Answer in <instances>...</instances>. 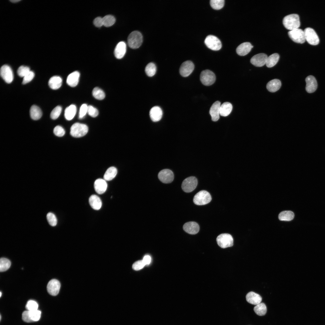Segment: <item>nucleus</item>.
<instances>
[{
    "mask_svg": "<svg viewBox=\"0 0 325 325\" xmlns=\"http://www.w3.org/2000/svg\"><path fill=\"white\" fill-rule=\"evenodd\" d=\"M283 23L285 28L290 31L298 29L300 25L299 16L296 14H292L285 17Z\"/></svg>",
    "mask_w": 325,
    "mask_h": 325,
    "instance_id": "1",
    "label": "nucleus"
},
{
    "mask_svg": "<svg viewBox=\"0 0 325 325\" xmlns=\"http://www.w3.org/2000/svg\"><path fill=\"white\" fill-rule=\"evenodd\" d=\"M143 42V36L141 33L138 31H134L132 32L128 36L127 42L129 46L132 49L138 48Z\"/></svg>",
    "mask_w": 325,
    "mask_h": 325,
    "instance_id": "2",
    "label": "nucleus"
},
{
    "mask_svg": "<svg viewBox=\"0 0 325 325\" xmlns=\"http://www.w3.org/2000/svg\"><path fill=\"white\" fill-rule=\"evenodd\" d=\"M70 130V134L72 136L79 138L83 136L87 133L88 127L85 124L76 122L72 125Z\"/></svg>",
    "mask_w": 325,
    "mask_h": 325,
    "instance_id": "3",
    "label": "nucleus"
},
{
    "mask_svg": "<svg viewBox=\"0 0 325 325\" xmlns=\"http://www.w3.org/2000/svg\"><path fill=\"white\" fill-rule=\"evenodd\" d=\"M211 200L212 197L209 193L206 190H202L195 195L193 202L196 205H203L208 203Z\"/></svg>",
    "mask_w": 325,
    "mask_h": 325,
    "instance_id": "4",
    "label": "nucleus"
},
{
    "mask_svg": "<svg viewBox=\"0 0 325 325\" xmlns=\"http://www.w3.org/2000/svg\"><path fill=\"white\" fill-rule=\"evenodd\" d=\"M216 241L218 245L222 248L231 247L233 245V238L231 235L228 234L224 233L220 234L217 237Z\"/></svg>",
    "mask_w": 325,
    "mask_h": 325,
    "instance_id": "5",
    "label": "nucleus"
},
{
    "mask_svg": "<svg viewBox=\"0 0 325 325\" xmlns=\"http://www.w3.org/2000/svg\"><path fill=\"white\" fill-rule=\"evenodd\" d=\"M200 79L203 85L206 86H209L215 82L216 77L212 71L209 70H206L201 72Z\"/></svg>",
    "mask_w": 325,
    "mask_h": 325,
    "instance_id": "6",
    "label": "nucleus"
},
{
    "mask_svg": "<svg viewBox=\"0 0 325 325\" xmlns=\"http://www.w3.org/2000/svg\"><path fill=\"white\" fill-rule=\"evenodd\" d=\"M204 42L208 48L214 51L219 50L222 46L220 40L216 36L212 35L207 36Z\"/></svg>",
    "mask_w": 325,
    "mask_h": 325,
    "instance_id": "7",
    "label": "nucleus"
},
{
    "mask_svg": "<svg viewBox=\"0 0 325 325\" xmlns=\"http://www.w3.org/2000/svg\"><path fill=\"white\" fill-rule=\"evenodd\" d=\"M197 180L194 176H190L185 178L183 181L181 188L185 192L189 193L192 191L196 187Z\"/></svg>",
    "mask_w": 325,
    "mask_h": 325,
    "instance_id": "8",
    "label": "nucleus"
},
{
    "mask_svg": "<svg viewBox=\"0 0 325 325\" xmlns=\"http://www.w3.org/2000/svg\"><path fill=\"white\" fill-rule=\"evenodd\" d=\"M305 40L310 44L317 45L319 42V39L315 31L311 28H307L304 30Z\"/></svg>",
    "mask_w": 325,
    "mask_h": 325,
    "instance_id": "9",
    "label": "nucleus"
},
{
    "mask_svg": "<svg viewBox=\"0 0 325 325\" xmlns=\"http://www.w3.org/2000/svg\"><path fill=\"white\" fill-rule=\"evenodd\" d=\"M290 38L294 42L300 44L304 43L305 41L304 31L298 28L288 32Z\"/></svg>",
    "mask_w": 325,
    "mask_h": 325,
    "instance_id": "10",
    "label": "nucleus"
},
{
    "mask_svg": "<svg viewBox=\"0 0 325 325\" xmlns=\"http://www.w3.org/2000/svg\"><path fill=\"white\" fill-rule=\"evenodd\" d=\"M0 75L7 83H10L14 79V75L11 68L8 65L2 66L0 69Z\"/></svg>",
    "mask_w": 325,
    "mask_h": 325,
    "instance_id": "11",
    "label": "nucleus"
},
{
    "mask_svg": "<svg viewBox=\"0 0 325 325\" xmlns=\"http://www.w3.org/2000/svg\"><path fill=\"white\" fill-rule=\"evenodd\" d=\"M194 67V64L191 61L187 60L184 61L182 63L180 67V74L183 77H187L193 72Z\"/></svg>",
    "mask_w": 325,
    "mask_h": 325,
    "instance_id": "12",
    "label": "nucleus"
},
{
    "mask_svg": "<svg viewBox=\"0 0 325 325\" xmlns=\"http://www.w3.org/2000/svg\"><path fill=\"white\" fill-rule=\"evenodd\" d=\"M158 178L162 182L168 184L172 181L174 178V175L173 172L171 170L164 169L159 173Z\"/></svg>",
    "mask_w": 325,
    "mask_h": 325,
    "instance_id": "13",
    "label": "nucleus"
},
{
    "mask_svg": "<svg viewBox=\"0 0 325 325\" xmlns=\"http://www.w3.org/2000/svg\"><path fill=\"white\" fill-rule=\"evenodd\" d=\"M60 287V282L56 279H53L48 282L47 289L50 294L55 296L59 293Z\"/></svg>",
    "mask_w": 325,
    "mask_h": 325,
    "instance_id": "14",
    "label": "nucleus"
},
{
    "mask_svg": "<svg viewBox=\"0 0 325 325\" xmlns=\"http://www.w3.org/2000/svg\"><path fill=\"white\" fill-rule=\"evenodd\" d=\"M268 57L264 53H259L253 56L250 59V62L256 67H262L266 64Z\"/></svg>",
    "mask_w": 325,
    "mask_h": 325,
    "instance_id": "15",
    "label": "nucleus"
},
{
    "mask_svg": "<svg viewBox=\"0 0 325 325\" xmlns=\"http://www.w3.org/2000/svg\"><path fill=\"white\" fill-rule=\"evenodd\" d=\"M305 81L306 91L310 93L314 92L317 87V84L315 78L312 75H310L306 78Z\"/></svg>",
    "mask_w": 325,
    "mask_h": 325,
    "instance_id": "16",
    "label": "nucleus"
},
{
    "mask_svg": "<svg viewBox=\"0 0 325 325\" xmlns=\"http://www.w3.org/2000/svg\"><path fill=\"white\" fill-rule=\"evenodd\" d=\"M184 230L187 233L195 234L197 233L200 229L198 224L194 221H190L185 223L183 226Z\"/></svg>",
    "mask_w": 325,
    "mask_h": 325,
    "instance_id": "17",
    "label": "nucleus"
},
{
    "mask_svg": "<svg viewBox=\"0 0 325 325\" xmlns=\"http://www.w3.org/2000/svg\"><path fill=\"white\" fill-rule=\"evenodd\" d=\"M220 106V102L217 101L212 104L210 108L209 113L211 116L212 120L213 121H217L219 118Z\"/></svg>",
    "mask_w": 325,
    "mask_h": 325,
    "instance_id": "18",
    "label": "nucleus"
},
{
    "mask_svg": "<svg viewBox=\"0 0 325 325\" xmlns=\"http://www.w3.org/2000/svg\"><path fill=\"white\" fill-rule=\"evenodd\" d=\"M126 49V45L125 42L121 41L116 45L114 51V54L118 59L122 58L125 55Z\"/></svg>",
    "mask_w": 325,
    "mask_h": 325,
    "instance_id": "19",
    "label": "nucleus"
},
{
    "mask_svg": "<svg viewBox=\"0 0 325 325\" xmlns=\"http://www.w3.org/2000/svg\"><path fill=\"white\" fill-rule=\"evenodd\" d=\"M94 189L96 192L99 194H102L106 191L107 187V184L104 179L99 178L96 180L94 184Z\"/></svg>",
    "mask_w": 325,
    "mask_h": 325,
    "instance_id": "20",
    "label": "nucleus"
},
{
    "mask_svg": "<svg viewBox=\"0 0 325 325\" xmlns=\"http://www.w3.org/2000/svg\"><path fill=\"white\" fill-rule=\"evenodd\" d=\"M253 47L250 42H243L237 47L236 49V52L240 56H245L249 52Z\"/></svg>",
    "mask_w": 325,
    "mask_h": 325,
    "instance_id": "21",
    "label": "nucleus"
},
{
    "mask_svg": "<svg viewBox=\"0 0 325 325\" xmlns=\"http://www.w3.org/2000/svg\"><path fill=\"white\" fill-rule=\"evenodd\" d=\"M150 116L151 120L154 122L159 121L162 115V112L161 108L158 106H154L151 108L150 111Z\"/></svg>",
    "mask_w": 325,
    "mask_h": 325,
    "instance_id": "22",
    "label": "nucleus"
},
{
    "mask_svg": "<svg viewBox=\"0 0 325 325\" xmlns=\"http://www.w3.org/2000/svg\"><path fill=\"white\" fill-rule=\"evenodd\" d=\"M246 299L248 303L256 305L261 302L262 298L258 294L253 292H250L246 294Z\"/></svg>",
    "mask_w": 325,
    "mask_h": 325,
    "instance_id": "23",
    "label": "nucleus"
},
{
    "mask_svg": "<svg viewBox=\"0 0 325 325\" xmlns=\"http://www.w3.org/2000/svg\"><path fill=\"white\" fill-rule=\"evenodd\" d=\"M80 75V73L77 71L72 73L67 77V84L71 87H75L79 82Z\"/></svg>",
    "mask_w": 325,
    "mask_h": 325,
    "instance_id": "24",
    "label": "nucleus"
},
{
    "mask_svg": "<svg viewBox=\"0 0 325 325\" xmlns=\"http://www.w3.org/2000/svg\"><path fill=\"white\" fill-rule=\"evenodd\" d=\"M89 202L91 207L94 209L98 210L102 206V202L100 197L95 195H92L89 197Z\"/></svg>",
    "mask_w": 325,
    "mask_h": 325,
    "instance_id": "25",
    "label": "nucleus"
},
{
    "mask_svg": "<svg viewBox=\"0 0 325 325\" xmlns=\"http://www.w3.org/2000/svg\"><path fill=\"white\" fill-rule=\"evenodd\" d=\"M62 80V78L58 76L52 77L49 79L48 84L50 87L51 89L56 90L59 88L61 86Z\"/></svg>",
    "mask_w": 325,
    "mask_h": 325,
    "instance_id": "26",
    "label": "nucleus"
},
{
    "mask_svg": "<svg viewBox=\"0 0 325 325\" xmlns=\"http://www.w3.org/2000/svg\"><path fill=\"white\" fill-rule=\"evenodd\" d=\"M281 85V82L279 80L273 79L268 82L267 84L266 88L270 92H274L280 88Z\"/></svg>",
    "mask_w": 325,
    "mask_h": 325,
    "instance_id": "27",
    "label": "nucleus"
},
{
    "mask_svg": "<svg viewBox=\"0 0 325 325\" xmlns=\"http://www.w3.org/2000/svg\"><path fill=\"white\" fill-rule=\"evenodd\" d=\"M232 109V106L231 103L224 102L220 106V114L222 116H226L231 113Z\"/></svg>",
    "mask_w": 325,
    "mask_h": 325,
    "instance_id": "28",
    "label": "nucleus"
},
{
    "mask_svg": "<svg viewBox=\"0 0 325 325\" xmlns=\"http://www.w3.org/2000/svg\"><path fill=\"white\" fill-rule=\"evenodd\" d=\"M76 112V107L74 104H71L67 107L64 111V116L68 120H72L75 116Z\"/></svg>",
    "mask_w": 325,
    "mask_h": 325,
    "instance_id": "29",
    "label": "nucleus"
},
{
    "mask_svg": "<svg viewBox=\"0 0 325 325\" xmlns=\"http://www.w3.org/2000/svg\"><path fill=\"white\" fill-rule=\"evenodd\" d=\"M30 115L31 118L34 120L40 119L42 115L41 109L35 105L32 106L30 109Z\"/></svg>",
    "mask_w": 325,
    "mask_h": 325,
    "instance_id": "30",
    "label": "nucleus"
},
{
    "mask_svg": "<svg viewBox=\"0 0 325 325\" xmlns=\"http://www.w3.org/2000/svg\"><path fill=\"white\" fill-rule=\"evenodd\" d=\"M280 56L277 53L273 54L268 57L265 64L268 68L272 67L274 66L278 62Z\"/></svg>",
    "mask_w": 325,
    "mask_h": 325,
    "instance_id": "31",
    "label": "nucleus"
},
{
    "mask_svg": "<svg viewBox=\"0 0 325 325\" xmlns=\"http://www.w3.org/2000/svg\"><path fill=\"white\" fill-rule=\"evenodd\" d=\"M117 172V169L115 167H110L107 169L104 175V179L107 181L112 180L116 175Z\"/></svg>",
    "mask_w": 325,
    "mask_h": 325,
    "instance_id": "32",
    "label": "nucleus"
},
{
    "mask_svg": "<svg viewBox=\"0 0 325 325\" xmlns=\"http://www.w3.org/2000/svg\"><path fill=\"white\" fill-rule=\"evenodd\" d=\"M294 217V213L290 211H284L280 213L278 218L280 221H290Z\"/></svg>",
    "mask_w": 325,
    "mask_h": 325,
    "instance_id": "33",
    "label": "nucleus"
},
{
    "mask_svg": "<svg viewBox=\"0 0 325 325\" xmlns=\"http://www.w3.org/2000/svg\"><path fill=\"white\" fill-rule=\"evenodd\" d=\"M254 311L258 315L262 316L265 315L267 312L266 306L264 303H260L254 308Z\"/></svg>",
    "mask_w": 325,
    "mask_h": 325,
    "instance_id": "34",
    "label": "nucleus"
},
{
    "mask_svg": "<svg viewBox=\"0 0 325 325\" xmlns=\"http://www.w3.org/2000/svg\"><path fill=\"white\" fill-rule=\"evenodd\" d=\"M145 70L146 74L148 76L152 77L156 73V66L153 63H150L146 66Z\"/></svg>",
    "mask_w": 325,
    "mask_h": 325,
    "instance_id": "35",
    "label": "nucleus"
},
{
    "mask_svg": "<svg viewBox=\"0 0 325 325\" xmlns=\"http://www.w3.org/2000/svg\"><path fill=\"white\" fill-rule=\"evenodd\" d=\"M11 265V262L8 259L1 258L0 260V271L4 272L8 270Z\"/></svg>",
    "mask_w": 325,
    "mask_h": 325,
    "instance_id": "36",
    "label": "nucleus"
},
{
    "mask_svg": "<svg viewBox=\"0 0 325 325\" xmlns=\"http://www.w3.org/2000/svg\"><path fill=\"white\" fill-rule=\"evenodd\" d=\"M103 25L108 27L112 26L115 23L116 19L114 17L110 15H107L102 18Z\"/></svg>",
    "mask_w": 325,
    "mask_h": 325,
    "instance_id": "37",
    "label": "nucleus"
},
{
    "mask_svg": "<svg viewBox=\"0 0 325 325\" xmlns=\"http://www.w3.org/2000/svg\"><path fill=\"white\" fill-rule=\"evenodd\" d=\"M92 94L95 98L98 100H102L105 97V94L104 91L98 87H95L93 89Z\"/></svg>",
    "mask_w": 325,
    "mask_h": 325,
    "instance_id": "38",
    "label": "nucleus"
},
{
    "mask_svg": "<svg viewBox=\"0 0 325 325\" xmlns=\"http://www.w3.org/2000/svg\"><path fill=\"white\" fill-rule=\"evenodd\" d=\"M211 7L215 10H219L224 6V0H211L210 1Z\"/></svg>",
    "mask_w": 325,
    "mask_h": 325,
    "instance_id": "39",
    "label": "nucleus"
},
{
    "mask_svg": "<svg viewBox=\"0 0 325 325\" xmlns=\"http://www.w3.org/2000/svg\"><path fill=\"white\" fill-rule=\"evenodd\" d=\"M29 311V317L32 322L38 321L40 319L41 312L38 310Z\"/></svg>",
    "mask_w": 325,
    "mask_h": 325,
    "instance_id": "40",
    "label": "nucleus"
},
{
    "mask_svg": "<svg viewBox=\"0 0 325 325\" xmlns=\"http://www.w3.org/2000/svg\"><path fill=\"white\" fill-rule=\"evenodd\" d=\"M46 218L50 225L52 226H54L56 225L57 220L54 214L51 212H49L47 215Z\"/></svg>",
    "mask_w": 325,
    "mask_h": 325,
    "instance_id": "41",
    "label": "nucleus"
},
{
    "mask_svg": "<svg viewBox=\"0 0 325 325\" xmlns=\"http://www.w3.org/2000/svg\"><path fill=\"white\" fill-rule=\"evenodd\" d=\"M62 108L61 106H57L55 107L51 111L50 117L53 119H57L60 115Z\"/></svg>",
    "mask_w": 325,
    "mask_h": 325,
    "instance_id": "42",
    "label": "nucleus"
},
{
    "mask_svg": "<svg viewBox=\"0 0 325 325\" xmlns=\"http://www.w3.org/2000/svg\"><path fill=\"white\" fill-rule=\"evenodd\" d=\"M26 308L28 311L36 310H38V305L36 301L33 300H30L27 302Z\"/></svg>",
    "mask_w": 325,
    "mask_h": 325,
    "instance_id": "43",
    "label": "nucleus"
},
{
    "mask_svg": "<svg viewBox=\"0 0 325 325\" xmlns=\"http://www.w3.org/2000/svg\"><path fill=\"white\" fill-rule=\"evenodd\" d=\"M30 71V68L28 67L21 66L18 68L17 73L19 76L23 77Z\"/></svg>",
    "mask_w": 325,
    "mask_h": 325,
    "instance_id": "44",
    "label": "nucleus"
},
{
    "mask_svg": "<svg viewBox=\"0 0 325 325\" xmlns=\"http://www.w3.org/2000/svg\"><path fill=\"white\" fill-rule=\"evenodd\" d=\"M34 76V73L30 71L23 77L22 84H25L29 82L33 79Z\"/></svg>",
    "mask_w": 325,
    "mask_h": 325,
    "instance_id": "45",
    "label": "nucleus"
},
{
    "mask_svg": "<svg viewBox=\"0 0 325 325\" xmlns=\"http://www.w3.org/2000/svg\"><path fill=\"white\" fill-rule=\"evenodd\" d=\"M53 132L55 135L59 137H62L65 134L64 129L59 125H57L54 128Z\"/></svg>",
    "mask_w": 325,
    "mask_h": 325,
    "instance_id": "46",
    "label": "nucleus"
},
{
    "mask_svg": "<svg viewBox=\"0 0 325 325\" xmlns=\"http://www.w3.org/2000/svg\"><path fill=\"white\" fill-rule=\"evenodd\" d=\"M87 113L92 117H95L98 114V110L91 105L88 106Z\"/></svg>",
    "mask_w": 325,
    "mask_h": 325,
    "instance_id": "47",
    "label": "nucleus"
},
{
    "mask_svg": "<svg viewBox=\"0 0 325 325\" xmlns=\"http://www.w3.org/2000/svg\"><path fill=\"white\" fill-rule=\"evenodd\" d=\"M88 106L86 104H82L80 107L79 115V119H82L87 113Z\"/></svg>",
    "mask_w": 325,
    "mask_h": 325,
    "instance_id": "48",
    "label": "nucleus"
},
{
    "mask_svg": "<svg viewBox=\"0 0 325 325\" xmlns=\"http://www.w3.org/2000/svg\"><path fill=\"white\" fill-rule=\"evenodd\" d=\"M142 260H139L135 262L132 265L133 269L136 271H138L142 269L145 266Z\"/></svg>",
    "mask_w": 325,
    "mask_h": 325,
    "instance_id": "49",
    "label": "nucleus"
},
{
    "mask_svg": "<svg viewBox=\"0 0 325 325\" xmlns=\"http://www.w3.org/2000/svg\"><path fill=\"white\" fill-rule=\"evenodd\" d=\"M93 23L97 27H100L103 25V18L101 17L96 18L93 21Z\"/></svg>",
    "mask_w": 325,
    "mask_h": 325,
    "instance_id": "50",
    "label": "nucleus"
},
{
    "mask_svg": "<svg viewBox=\"0 0 325 325\" xmlns=\"http://www.w3.org/2000/svg\"><path fill=\"white\" fill-rule=\"evenodd\" d=\"M22 318L23 320L27 323L32 322L29 315V311L28 310L23 311L22 314Z\"/></svg>",
    "mask_w": 325,
    "mask_h": 325,
    "instance_id": "51",
    "label": "nucleus"
},
{
    "mask_svg": "<svg viewBox=\"0 0 325 325\" xmlns=\"http://www.w3.org/2000/svg\"><path fill=\"white\" fill-rule=\"evenodd\" d=\"M142 260L145 265H149L151 262V257L149 255H145L144 257Z\"/></svg>",
    "mask_w": 325,
    "mask_h": 325,
    "instance_id": "52",
    "label": "nucleus"
},
{
    "mask_svg": "<svg viewBox=\"0 0 325 325\" xmlns=\"http://www.w3.org/2000/svg\"><path fill=\"white\" fill-rule=\"evenodd\" d=\"M19 1H20V0H12V1H11L12 2H18Z\"/></svg>",
    "mask_w": 325,
    "mask_h": 325,
    "instance_id": "53",
    "label": "nucleus"
},
{
    "mask_svg": "<svg viewBox=\"0 0 325 325\" xmlns=\"http://www.w3.org/2000/svg\"><path fill=\"white\" fill-rule=\"evenodd\" d=\"M1 295H2V293H1V292H0V297L1 296Z\"/></svg>",
    "mask_w": 325,
    "mask_h": 325,
    "instance_id": "54",
    "label": "nucleus"
}]
</instances>
